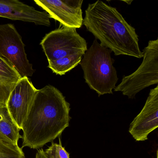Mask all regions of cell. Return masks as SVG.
Returning <instances> with one entry per match:
<instances>
[{"label":"cell","mask_w":158,"mask_h":158,"mask_svg":"<svg viewBox=\"0 0 158 158\" xmlns=\"http://www.w3.org/2000/svg\"><path fill=\"white\" fill-rule=\"evenodd\" d=\"M70 110V103L55 87L37 89L22 126L23 148L38 149L60 137L69 126Z\"/></svg>","instance_id":"obj_1"},{"label":"cell","mask_w":158,"mask_h":158,"mask_svg":"<svg viewBox=\"0 0 158 158\" xmlns=\"http://www.w3.org/2000/svg\"><path fill=\"white\" fill-rule=\"evenodd\" d=\"M83 24L100 41L102 46L110 50L115 56L143 57L135 29L116 8L101 1L89 4Z\"/></svg>","instance_id":"obj_2"},{"label":"cell","mask_w":158,"mask_h":158,"mask_svg":"<svg viewBox=\"0 0 158 158\" xmlns=\"http://www.w3.org/2000/svg\"><path fill=\"white\" fill-rule=\"evenodd\" d=\"M111 52L95 39L80 63L86 83L99 97L113 94L112 90L118 81L117 72L113 65L114 60L111 57Z\"/></svg>","instance_id":"obj_3"},{"label":"cell","mask_w":158,"mask_h":158,"mask_svg":"<svg viewBox=\"0 0 158 158\" xmlns=\"http://www.w3.org/2000/svg\"><path fill=\"white\" fill-rule=\"evenodd\" d=\"M143 60L137 70L127 76L114 88L129 98L134 99L146 88L158 83V39L150 40L143 52Z\"/></svg>","instance_id":"obj_4"},{"label":"cell","mask_w":158,"mask_h":158,"mask_svg":"<svg viewBox=\"0 0 158 158\" xmlns=\"http://www.w3.org/2000/svg\"><path fill=\"white\" fill-rule=\"evenodd\" d=\"M87 45L76 28L64 26L47 34L40 42L48 62L76 53L85 54Z\"/></svg>","instance_id":"obj_5"},{"label":"cell","mask_w":158,"mask_h":158,"mask_svg":"<svg viewBox=\"0 0 158 158\" xmlns=\"http://www.w3.org/2000/svg\"><path fill=\"white\" fill-rule=\"evenodd\" d=\"M22 37L13 24L0 25V57L8 61L21 77L33 76L35 70L25 50Z\"/></svg>","instance_id":"obj_6"},{"label":"cell","mask_w":158,"mask_h":158,"mask_svg":"<svg viewBox=\"0 0 158 158\" xmlns=\"http://www.w3.org/2000/svg\"><path fill=\"white\" fill-rule=\"evenodd\" d=\"M50 16L58 21L60 26L79 28L83 25V0H35Z\"/></svg>","instance_id":"obj_7"},{"label":"cell","mask_w":158,"mask_h":158,"mask_svg":"<svg viewBox=\"0 0 158 158\" xmlns=\"http://www.w3.org/2000/svg\"><path fill=\"white\" fill-rule=\"evenodd\" d=\"M37 91L28 77H25L18 81L9 96L6 107L12 119L21 130Z\"/></svg>","instance_id":"obj_8"},{"label":"cell","mask_w":158,"mask_h":158,"mask_svg":"<svg viewBox=\"0 0 158 158\" xmlns=\"http://www.w3.org/2000/svg\"><path fill=\"white\" fill-rule=\"evenodd\" d=\"M158 127V86L151 89L145 105L129 126L128 132L136 141H145Z\"/></svg>","instance_id":"obj_9"},{"label":"cell","mask_w":158,"mask_h":158,"mask_svg":"<svg viewBox=\"0 0 158 158\" xmlns=\"http://www.w3.org/2000/svg\"><path fill=\"white\" fill-rule=\"evenodd\" d=\"M0 17L47 27L50 26L51 19L46 12L37 10L17 0H0Z\"/></svg>","instance_id":"obj_10"},{"label":"cell","mask_w":158,"mask_h":158,"mask_svg":"<svg viewBox=\"0 0 158 158\" xmlns=\"http://www.w3.org/2000/svg\"><path fill=\"white\" fill-rule=\"evenodd\" d=\"M21 78L16 69L0 57V105L6 106L11 92Z\"/></svg>","instance_id":"obj_11"},{"label":"cell","mask_w":158,"mask_h":158,"mask_svg":"<svg viewBox=\"0 0 158 158\" xmlns=\"http://www.w3.org/2000/svg\"><path fill=\"white\" fill-rule=\"evenodd\" d=\"M21 129L12 119L6 106L0 105V139L18 144Z\"/></svg>","instance_id":"obj_12"},{"label":"cell","mask_w":158,"mask_h":158,"mask_svg":"<svg viewBox=\"0 0 158 158\" xmlns=\"http://www.w3.org/2000/svg\"><path fill=\"white\" fill-rule=\"evenodd\" d=\"M84 54L82 53H76L55 60L49 61L48 67L54 73L63 75L80 64Z\"/></svg>","instance_id":"obj_13"},{"label":"cell","mask_w":158,"mask_h":158,"mask_svg":"<svg viewBox=\"0 0 158 158\" xmlns=\"http://www.w3.org/2000/svg\"><path fill=\"white\" fill-rule=\"evenodd\" d=\"M22 148L18 144L0 139V158H25Z\"/></svg>","instance_id":"obj_14"},{"label":"cell","mask_w":158,"mask_h":158,"mask_svg":"<svg viewBox=\"0 0 158 158\" xmlns=\"http://www.w3.org/2000/svg\"><path fill=\"white\" fill-rule=\"evenodd\" d=\"M45 152L48 158H70V154L62 145L60 139L59 144L52 142Z\"/></svg>","instance_id":"obj_15"},{"label":"cell","mask_w":158,"mask_h":158,"mask_svg":"<svg viewBox=\"0 0 158 158\" xmlns=\"http://www.w3.org/2000/svg\"><path fill=\"white\" fill-rule=\"evenodd\" d=\"M35 158H48L45 153V151L41 149L38 151L36 154Z\"/></svg>","instance_id":"obj_16"},{"label":"cell","mask_w":158,"mask_h":158,"mask_svg":"<svg viewBox=\"0 0 158 158\" xmlns=\"http://www.w3.org/2000/svg\"><path fill=\"white\" fill-rule=\"evenodd\" d=\"M124 2H127V4H131V2H133V1H125Z\"/></svg>","instance_id":"obj_17"}]
</instances>
